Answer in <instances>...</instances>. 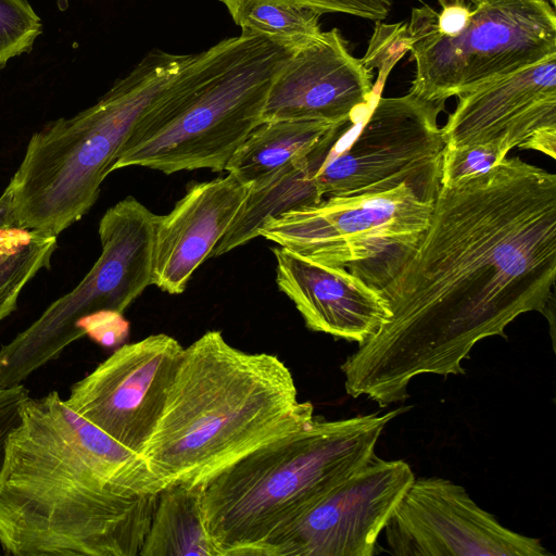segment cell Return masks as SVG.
<instances>
[{
    "label": "cell",
    "instance_id": "obj_1",
    "mask_svg": "<svg viewBox=\"0 0 556 556\" xmlns=\"http://www.w3.org/2000/svg\"><path fill=\"white\" fill-rule=\"evenodd\" d=\"M556 278V176L518 156L441 186L415 252L383 288L391 316L341 366L380 407L420 375L464 374L481 340L544 313Z\"/></svg>",
    "mask_w": 556,
    "mask_h": 556
},
{
    "label": "cell",
    "instance_id": "obj_2",
    "mask_svg": "<svg viewBox=\"0 0 556 556\" xmlns=\"http://www.w3.org/2000/svg\"><path fill=\"white\" fill-rule=\"evenodd\" d=\"M164 488L56 391L28 396L0 476V545L11 556L139 555Z\"/></svg>",
    "mask_w": 556,
    "mask_h": 556
},
{
    "label": "cell",
    "instance_id": "obj_3",
    "mask_svg": "<svg viewBox=\"0 0 556 556\" xmlns=\"http://www.w3.org/2000/svg\"><path fill=\"white\" fill-rule=\"evenodd\" d=\"M314 418L276 355L249 353L210 330L184 349L159 422L140 453L167 486L202 484Z\"/></svg>",
    "mask_w": 556,
    "mask_h": 556
},
{
    "label": "cell",
    "instance_id": "obj_4",
    "mask_svg": "<svg viewBox=\"0 0 556 556\" xmlns=\"http://www.w3.org/2000/svg\"><path fill=\"white\" fill-rule=\"evenodd\" d=\"M403 410L314 416L202 483L204 526L217 556H267L300 517L371 459L383 429Z\"/></svg>",
    "mask_w": 556,
    "mask_h": 556
},
{
    "label": "cell",
    "instance_id": "obj_5",
    "mask_svg": "<svg viewBox=\"0 0 556 556\" xmlns=\"http://www.w3.org/2000/svg\"><path fill=\"white\" fill-rule=\"evenodd\" d=\"M292 53L265 36L243 33L192 53L141 115L111 170H225L262 123L271 83Z\"/></svg>",
    "mask_w": 556,
    "mask_h": 556
},
{
    "label": "cell",
    "instance_id": "obj_6",
    "mask_svg": "<svg viewBox=\"0 0 556 556\" xmlns=\"http://www.w3.org/2000/svg\"><path fill=\"white\" fill-rule=\"evenodd\" d=\"M191 56L154 49L96 104L35 132L7 187L14 226L58 237L88 213L135 125Z\"/></svg>",
    "mask_w": 556,
    "mask_h": 556
},
{
    "label": "cell",
    "instance_id": "obj_7",
    "mask_svg": "<svg viewBox=\"0 0 556 556\" xmlns=\"http://www.w3.org/2000/svg\"><path fill=\"white\" fill-rule=\"evenodd\" d=\"M462 23L438 29L428 5L414 8L406 48L415 62L409 92L445 102L556 56V13L545 0H466Z\"/></svg>",
    "mask_w": 556,
    "mask_h": 556
},
{
    "label": "cell",
    "instance_id": "obj_8",
    "mask_svg": "<svg viewBox=\"0 0 556 556\" xmlns=\"http://www.w3.org/2000/svg\"><path fill=\"white\" fill-rule=\"evenodd\" d=\"M432 207L405 185L380 193L327 197L267 219L260 236L309 261L349 268L381 289L415 252Z\"/></svg>",
    "mask_w": 556,
    "mask_h": 556
},
{
    "label": "cell",
    "instance_id": "obj_9",
    "mask_svg": "<svg viewBox=\"0 0 556 556\" xmlns=\"http://www.w3.org/2000/svg\"><path fill=\"white\" fill-rule=\"evenodd\" d=\"M134 197L111 206L99 224L101 254L84 279L0 348V388L21 384L83 337L77 323L99 311L123 314L152 285L157 225Z\"/></svg>",
    "mask_w": 556,
    "mask_h": 556
},
{
    "label": "cell",
    "instance_id": "obj_10",
    "mask_svg": "<svg viewBox=\"0 0 556 556\" xmlns=\"http://www.w3.org/2000/svg\"><path fill=\"white\" fill-rule=\"evenodd\" d=\"M444 105L412 92L379 98L337 141L315 175L319 195L380 193L405 185L419 201L433 203L446 147L438 125Z\"/></svg>",
    "mask_w": 556,
    "mask_h": 556
},
{
    "label": "cell",
    "instance_id": "obj_11",
    "mask_svg": "<svg viewBox=\"0 0 556 556\" xmlns=\"http://www.w3.org/2000/svg\"><path fill=\"white\" fill-rule=\"evenodd\" d=\"M184 349L166 333L123 344L75 382L64 402L140 456L162 415Z\"/></svg>",
    "mask_w": 556,
    "mask_h": 556
},
{
    "label": "cell",
    "instance_id": "obj_12",
    "mask_svg": "<svg viewBox=\"0 0 556 556\" xmlns=\"http://www.w3.org/2000/svg\"><path fill=\"white\" fill-rule=\"evenodd\" d=\"M396 556H547L539 539L513 531L481 508L464 486L415 478L384 529Z\"/></svg>",
    "mask_w": 556,
    "mask_h": 556
},
{
    "label": "cell",
    "instance_id": "obj_13",
    "mask_svg": "<svg viewBox=\"0 0 556 556\" xmlns=\"http://www.w3.org/2000/svg\"><path fill=\"white\" fill-rule=\"evenodd\" d=\"M414 479L404 460L374 455L300 517L267 556H372Z\"/></svg>",
    "mask_w": 556,
    "mask_h": 556
},
{
    "label": "cell",
    "instance_id": "obj_14",
    "mask_svg": "<svg viewBox=\"0 0 556 556\" xmlns=\"http://www.w3.org/2000/svg\"><path fill=\"white\" fill-rule=\"evenodd\" d=\"M446 147L497 143L556 157V56L457 96Z\"/></svg>",
    "mask_w": 556,
    "mask_h": 556
},
{
    "label": "cell",
    "instance_id": "obj_15",
    "mask_svg": "<svg viewBox=\"0 0 556 556\" xmlns=\"http://www.w3.org/2000/svg\"><path fill=\"white\" fill-rule=\"evenodd\" d=\"M374 92L370 68L352 55L338 28L293 51L274 78L262 123L281 119L358 121Z\"/></svg>",
    "mask_w": 556,
    "mask_h": 556
},
{
    "label": "cell",
    "instance_id": "obj_16",
    "mask_svg": "<svg viewBox=\"0 0 556 556\" xmlns=\"http://www.w3.org/2000/svg\"><path fill=\"white\" fill-rule=\"evenodd\" d=\"M273 252L277 286L309 330L359 344L389 320L391 311L381 291L345 268L309 261L282 247Z\"/></svg>",
    "mask_w": 556,
    "mask_h": 556
},
{
    "label": "cell",
    "instance_id": "obj_17",
    "mask_svg": "<svg viewBox=\"0 0 556 556\" xmlns=\"http://www.w3.org/2000/svg\"><path fill=\"white\" fill-rule=\"evenodd\" d=\"M248 186L232 175L190 186L157 225L152 285L169 294L185 291L195 269L235 220Z\"/></svg>",
    "mask_w": 556,
    "mask_h": 556
},
{
    "label": "cell",
    "instance_id": "obj_18",
    "mask_svg": "<svg viewBox=\"0 0 556 556\" xmlns=\"http://www.w3.org/2000/svg\"><path fill=\"white\" fill-rule=\"evenodd\" d=\"M358 121L332 128L306 155L264 180L248 187V193L235 220L214 248L211 256H219L260 236L267 219L289 210L319 202L315 175L337 141Z\"/></svg>",
    "mask_w": 556,
    "mask_h": 556
},
{
    "label": "cell",
    "instance_id": "obj_19",
    "mask_svg": "<svg viewBox=\"0 0 556 556\" xmlns=\"http://www.w3.org/2000/svg\"><path fill=\"white\" fill-rule=\"evenodd\" d=\"M338 125L305 119L263 122L235 151L225 170L248 187L260 182L309 153Z\"/></svg>",
    "mask_w": 556,
    "mask_h": 556
},
{
    "label": "cell",
    "instance_id": "obj_20",
    "mask_svg": "<svg viewBox=\"0 0 556 556\" xmlns=\"http://www.w3.org/2000/svg\"><path fill=\"white\" fill-rule=\"evenodd\" d=\"M217 556L206 533L202 484L174 483L157 495L139 556Z\"/></svg>",
    "mask_w": 556,
    "mask_h": 556
},
{
    "label": "cell",
    "instance_id": "obj_21",
    "mask_svg": "<svg viewBox=\"0 0 556 556\" xmlns=\"http://www.w3.org/2000/svg\"><path fill=\"white\" fill-rule=\"evenodd\" d=\"M56 237L15 226L0 229V323L16 309L24 287L49 268Z\"/></svg>",
    "mask_w": 556,
    "mask_h": 556
},
{
    "label": "cell",
    "instance_id": "obj_22",
    "mask_svg": "<svg viewBox=\"0 0 556 556\" xmlns=\"http://www.w3.org/2000/svg\"><path fill=\"white\" fill-rule=\"evenodd\" d=\"M321 15L306 7L265 2L250 7L232 20L241 33L265 36L294 51L321 34Z\"/></svg>",
    "mask_w": 556,
    "mask_h": 556
},
{
    "label": "cell",
    "instance_id": "obj_23",
    "mask_svg": "<svg viewBox=\"0 0 556 556\" xmlns=\"http://www.w3.org/2000/svg\"><path fill=\"white\" fill-rule=\"evenodd\" d=\"M42 29L27 0H0V67L28 51Z\"/></svg>",
    "mask_w": 556,
    "mask_h": 556
},
{
    "label": "cell",
    "instance_id": "obj_24",
    "mask_svg": "<svg viewBox=\"0 0 556 556\" xmlns=\"http://www.w3.org/2000/svg\"><path fill=\"white\" fill-rule=\"evenodd\" d=\"M510 150L502 144H467L445 147L441 186H451L465 178L489 172L502 162Z\"/></svg>",
    "mask_w": 556,
    "mask_h": 556
},
{
    "label": "cell",
    "instance_id": "obj_25",
    "mask_svg": "<svg viewBox=\"0 0 556 556\" xmlns=\"http://www.w3.org/2000/svg\"><path fill=\"white\" fill-rule=\"evenodd\" d=\"M231 17L257 3H287L313 9L321 14L344 13L371 21H381L391 11L392 0H218Z\"/></svg>",
    "mask_w": 556,
    "mask_h": 556
},
{
    "label": "cell",
    "instance_id": "obj_26",
    "mask_svg": "<svg viewBox=\"0 0 556 556\" xmlns=\"http://www.w3.org/2000/svg\"><path fill=\"white\" fill-rule=\"evenodd\" d=\"M80 333L88 336L104 348H118L127 339L129 323L123 314L114 311H99L85 316L77 323Z\"/></svg>",
    "mask_w": 556,
    "mask_h": 556
},
{
    "label": "cell",
    "instance_id": "obj_27",
    "mask_svg": "<svg viewBox=\"0 0 556 556\" xmlns=\"http://www.w3.org/2000/svg\"><path fill=\"white\" fill-rule=\"evenodd\" d=\"M28 396L29 392L23 383L0 388V476L4 466L8 439L21 420V407Z\"/></svg>",
    "mask_w": 556,
    "mask_h": 556
},
{
    "label": "cell",
    "instance_id": "obj_28",
    "mask_svg": "<svg viewBox=\"0 0 556 556\" xmlns=\"http://www.w3.org/2000/svg\"><path fill=\"white\" fill-rule=\"evenodd\" d=\"M14 226L12 198L8 188L0 197V229Z\"/></svg>",
    "mask_w": 556,
    "mask_h": 556
},
{
    "label": "cell",
    "instance_id": "obj_29",
    "mask_svg": "<svg viewBox=\"0 0 556 556\" xmlns=\"http://www.w3.org/2000/svg\"><path fill=\"white\" fill-rule=\"evenodd\" d=\"M455 1H457V0H438V2L440 3V5H441L442 8H443V7H445V5H447V4L453 3V2H455Z\"/></svg>",
    "mask_w": 556,
    "mask_h": 556
},
{
    "label": "cell",
    "instance_id": "obj_30",
    "mask_svg": "<svg viewBox=\"0 0 556 556\" xmlns=\"http://www.w3.org/2000/svg\"><path fill=\"white\" fill-rule=\"evenodd\" d=\"M547 3H549L554 9L556 7V1L555 0H545Z\"/></svg>",
    "mask_w": 556,
    "mask_h": 556
}]
</instances>
